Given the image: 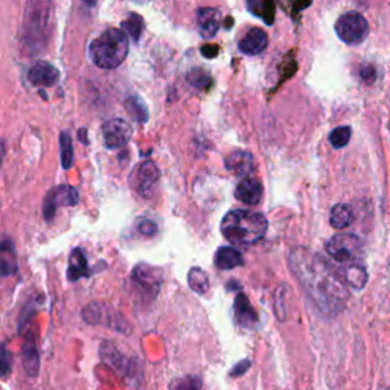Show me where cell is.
<instances>
[{
	"label": "cell",
	"mask_w": 390,
	"mask_h": 390,
	"mask_svg": "<svg viewBox=\"0 0 390 390\" xmlns=\"http://www.w3.org/2000/svg\"><path fill=\"white\" fill-rule=\"evenodd\" d=\"M133 177H135V188L137 194L144 198H151L157 183H159L160 171L153 160H145L139 165Z\"/></svg>",
	"instance_id": "10"
},
{
	"label": "cell",
	"mask_w": 390,
	"mask_h": 390,
	"mask_svg": "<svg viewBox=\"0 0 390 390\" xmlns=\"http://www.w3.org/2000/svg\"><path fill=\"white\" fill-rule=\"evenodd\" d=\"M170 390H202V381L195 377H183L174 381Z\"/></svg>",
	"instance_id": "33"
},
{
	"label": "cell",
	"mask_w": 390,
	"mask_h": 390,
	"mask_svg": "<svg viewBox=\"0 0 390 390\" xmlns=\"http://www.w3.org/2000/svg\"><path fill=\"white\" fill-rule=\"evenodd\" d=\"M387 390H390V389H387Z\"/></svg>",
	"instance_id": "42"
},
{
	"label": "cell",
	"mask_w": 390,
	"mask_h": 390,
	"mask_svg": "<svg viewBox=\"0 0 390 390\" xmlns=\"http://www.w3.org/2000/svg\"><path fill=\"white\" fill-rule=\"evenodd\" d=\"M133 135V128L123 119H110L103 126L104 144L109 149H118L126 147Z\"/></svg>",
	"instance_id": "11"
},
{
	"label": "cell",
	"mask_w": 390,
	"mask_h": 390,
	"mask_svg": "<svg viewBox=\"0 0 390 390\" xmlns=\"http://www.w3.org/2000/svg\"><path fill=\"white\" fill-rule=\"evenodd\" d=\"M361 248V239L352 234L334 235L327 243V252L340 264L359 262Z\"/></svg>",
	"instance_id": "7"
},
{
	"label": "cell",
	"mask_w": 390,
	"mask_h": 390,
	"mask_svg": "<svg viewBox=\"0 0 390 390\" xmlns=\"http://www.w3.org/2000/svg\"><path fill=\"white\" fill-rule=\"evenodd\" d=\"M80 202V193L77 188L70 185H61L49 190L45 197L43 203V213L45 220L51 223L57 215V211L60 206H75Z\"/></svg>",
	"instance_id": "9"
},
{
	"label": "cell",
	"mask_w": 390,
	"mask_h": 390,
	"mask_svg": "<svg viewBox=\"0 0 390 390\" xmlns=\"http://www.w3.org/2000/svg\"><path fill=\"white\" fill-rule=\"evenodd\" d=\"M248 11L255 14L256 17L262 19L267 24L275 20V3L273 0H247Z\"/></svg>",
	"instance_id": "25"
},
{
	"label": "cell",
	"mask_w": 390,
	"mask_h": 390,
	"mask_svg": "<svg viewBox=\"0 0 390 390\" xmlns=\"http://www.w3.org/2000/svg\"><path fill=\"white\" fill-rule=\"evenodd\" d=\"M123 105H126L127 112L130 113V116L133 119L139 123H145L149 118V113L145 103L142 101V98L137 95H131L128 96L126 101H123Z\"/></svg>",
	"instance_id": "27"
},
{
	"label": "cell",
	"mask_w": 390,
	"mask_h": 390,
	"mask_svg": "<svg viewBox=\"0 0 390 390\" xmlns=\"http://www.w3.org/2000/svg\"><path fill=\"white\" fill-rule=\"evenodd\" d=\"M269 45V37L261 28H252L247 34L239 40V51L246 55H258Z\"/></svg>",
	"instance_id": "15"
},
{
	"label": "cell",
	"mask_w": 390,
	"mask_h": 390,
	"mask_svg": "<svg viewBox=\"0 0 390 390\" xmlns=\"http://www.w3.org/2000/svg\"><path fill=\"white\" fill-rule=\"evenodd\" d=\"M52 27V0H27L22 27V45L28 55L45 52Z\"/></svg>",
	"instance_id": "2"
},
{
	"label": "cell",
	"mask_w": 390,
	"mask_h": 390,
	"mask_svg": "<svg viewBox=\"0 0 390 390\" xmlns=\"http://www.w3.org/2000/svg\"><path fill=\"white\" fill-rule=\"evenodd\" d=\"M78 137H80V140H81V144H89V137H87V130L86 128H81L80 131H78Z\"/></svg>",
	"instance_id": "39"
},
{
	"label": "cell",
	"mask_w": 390,
	"mask_h": 390,
	"mask_svg": "<svg viewBox=\"0 0 390 390\" xmlns=\"http://www.w3.org/2000/svg\"><path fill=\"white\" fill-rule=\"evenodd\" d=\"M355 220L354 209L346 203H338L336 204L329 213V224L334 229H346L351 226Z\"/></svg>",
	"instance_id": "24"
},
{
	"label": "cell",
	"mask_w": 390,
	"mask_h": 390,
	"mask_svg": "<svg viewBox=\"0 0 390 390\" xmlns=\"http://www.w3.org/2000/svg\"><path fill=\"white\" fill-rule=\"evenodd\" d=\"M128 37L118 28L105 29L89 46V57L99 69H116L128 55Z\"/></svg>",
	"instance_id": "4"
},
{
	"label": "cell",
	"mask_w": 390,
	"mask_h": 390,
	"mask_svg": "<svg viewBox=\"0 0 390 390\" xmlns=\"http://www.w3.org/2000/svg\"><path fill=\"white\" fill-rule=\"evenodd\" d=\"M188 284L189 288L193 290L194 293L197 294H206L209 292V276L204 270H202L200 267H193L188 273Z\"/></svg>",
	"instance_id": "26"
},
{
	"label": "cell",
	"mask_w": 390,
	"mask_h": 390,
	"mask_svg": "<svg viewBox=\"0 0 390 390\" xmlns=\"http://www.w3.org/2000/svg\"><path fill=\"white\" fill-rule=\"evenodd\" d=\"M81 317L89 325H103L107 328H112L119 333H130L128 322L123 319L121 314L113 310L112 306L101 303V302H92L89 303L81 313Z\"/></svg>",
	"instance_id": "5"
},
{
	"label": "cell",
	"mask_w": 390,
	"mask_h": 390,
	"mask_svg": "<svg viewBox=\"0 0 390 390\" xmlns=\"http://www.w3.org/2000/svg\"><path fill=\"white\" fill-rule=\"evenodd\" d=\"M351 127H337L336 130L331 131L329 135V142L334 148L340 149L345 148L351 140Z\"/></svg>",
	"instance_id": "31"
},
{
	"label": "cell",
	"mask_w": 390,
	"mask_h": 390,
	"mask_svg": "<svg viewBox=\"0 0 390 390\" xmlns=\"http://www.w3.org/2000/svg\"><path fill=\"white\" fill-rule=\"evenodd\" d=\"M244 264L243 253L235 247H220L215 255V265L220 270H232Z\"/></svg>",
	"instance_id": "21"
},
{
	"label": "cell",
	"mask_w": 390,
	"mask_h": 390,
	"mask_svg": "<svg viewBox=\"0 0 390 390\" xmlns=\"http://www.w3.org/2000/svg\"><path fill=\"white\" fill-rule=\"evenodd\" d=\"M36 313H37V306L34 302H31L28 303L27 306H24L22 314H20V319H19V329L22 331L23 327L27 325V322L31 319V317H34L36 316Z\"/></svg>",
	"instance_id": "34"
},
{
	"label": "cell",
	"mask_w": 390,
	"mask_h": 390,
	"mask_svg": "<svg viewBox=\"0 0 390 390\" xmlns=\"http://www.w3.org/2000/svg\"><path fill=\"white\" fill-rule=\"evenodd\" d=\"M338 273L346 282V285H350L355 290H361L368 284V270L364 269L360 262L342 264V269L338 270Z\"/></svg>",
	"instance_id": "18"
},
{
	"label": "cell",
	"mask_w": 390,
	"mask_h": 390,
	"mask_svg": "<svg viewBox=\"0 0 390 390\" xmlns=\"http://www.w3.org/2000/svg\"><path fill=\"white\" fill-rule=\"evenodd\" d=\"M288 265L306 296L320 313L334 317L346 308L350 292L333 264L308 248L297 247L290 252Z\"/></svg>",
	"instance_id": "1"
},
{
	"label": "cell",
	"mask_w": 390,
	"mask_h": 390,
	"mask_svg": "<svg viewBox=\"0 0 390 390\" xmlns=\"http://www.w3.org/2000/svg\"><path fill=\"white\" fill-rule=\"evenodd\" d=\"M220 52V47L218 46H211V45H207V46H203L202 47V55L204 58H213V57H217Z\"/></svg>",
	"instance_id": "38"
},
{
	"label": "cell",
	"mask_w": 390,
	"mask_h": 390,
	"mask_svg": "<svg viewBox=\"0 0 390 390\" xmlns=\"http://www.w3.org/2000/svg\"><path fill=\"white\" fill-rule=\"evenodd\" d=\"M221 27L220 11L215 8H202L197 11V28L203 38H212L217 36Z\"/></svg>",
	"instance_id": "13"
},
{
	"label": "cell",
	"mask_w": 390,
	"mask_h": 390,
	"mask_svg": "<svg viewBox=\"0 0 390 390\" xmlns=\"http://www.w3.org/2000/svg\"><path fill=\"white\" fill-rule=\"evenodd\" d=\"M269 221L261 212L230 211L221 221V234L235 246H253L265 237Z\"/></svg>",
	"instance_id": "3"
},
{
	"label": "cell",
	"mask_w": 390,
	"mask_h": 390,
	"mask_svg": "<svg viewBox=\"0 0 390 390\" xmlns=\"http://www.w3.org/2000/svg\"><path fill=\"white\" fill-rule=\"evenodd\" d=\"M252 366V363L248 361V360H243V361H239L237 366L232 369L230 372V377H239V375H243V373L247 372V369Z\"/></svg>",
	"instance_id": "37"
},
{
	"label": "cell",
	"mask_w": 390,
	"mask_h": 390,
	"mask_svg": "<svg viewBox=\"0 0 390 390\" xmlns=\"http://www.w3.org/2000/svg\"><path fill=\"white\" fill-rule=\"evenodd\" d=\"M186 80L195 89H207V87H211L212 84V78H211V75L207 70L204 69H200V68H195L193 70H189L188 75H186Z\"/></svg>",
	"instance_id": "30"
},
{
	"label": "cell",
	"mask_w": 390,
	"mask_h": 390,
	"mask_svg": "<svg viewBox=\"0 0 390 390\" xmlns=\"http://www.w3.org/2000/svg\"><path fill=\"white\" fill-rule=\"evenodd\" d=\"M235 197L244 204H258L262 198V185L260 180L246 177L239 181L235 189Z\"/></svg>",
	"instance_id": "17"
},
{
	"label": "cell",
	"mask_w": 390,
	"mask_h": 390,
	"mask_svg": "<svg viewBox=\"0 0 390 390\" xmlns=\"http://www.w3.org/2000/svg\"><path fill=\"white\" fill-rule=\"evenodd\" d=\"M101 359L105 364H109L112 369L116 372L123 373V375H130L133 373L131 370V363L127 360L112 343H103L101 345Z\"/></svg>",
	"instance_id": "19"
},
{
	"label": "cell",
	"mask_w": 390,
	"mask_h": 390,
	"mask_svg": "<svg viewBox=\"0 0 390 390\" xmlns=\"http://www.w3.org/2000/svg\"><path fill=\"white\" fill-rule=\"evenodd\" d=\"M5 153H6V148H5V142L2 139H0V167H2L3 159H5Z\"/></svg>",
	"instance_id": "40"
},
{
	"label": "cell",
	"mask_w": 390,
	"mask_h": 390,
	"mask_svg": "<svg viewBox=\"0 0 390 390\" xmlns=\"http://www.w3.org/2000/svg\"><path fill=\"white\" fill-rule=\"evenodd\" d=\"M360 78L364 82H368V84H372V82L375 81V78H377L375 68H373L372 64H363V66H360Z\"/></svg>",
	"instance_id": "35"
},
{
	"label": "cell",
	"mask_w": 390,
	"mask_h": 390,
	"mask_svg": "<svg viewBox=\"0 0 390 390\" xmlns=\"http://www.w3.org/2000/svg\"><path fill=\"white\" fill-rule=\"evenodd\" d=\"M17 271L14 243L10 238H0V276H11Z\"/></svg>",
	"instance_id": "20"
},
{
	"label": "cell",
	"mask_w": 390,
	"mask_h": 390,
	"mask_svg": "<svg viewBox=\"0 0 390 390\" xmlns=\"http://www.w3.org/2000/svg\"><path fill=\"white\" fill-rule=\"evenodd\" d=\"M90 276L89 264L86 260V255L82 253L81 248H75L70 253L69 258V267H68V279L70 282H77L82 278Z\"/></svg>",
	"instance_id": "23"
},
{
	"label": "cell",
	"mask_w": 390,
	"mask_h": 390,
	"mask_svg": "<svg viewBox=\"0 0 390 390\" xmlns=\"http://www.w3.org/2000/svg\"><path fill=\"white\" fill-rule=\"evenodd\" d=\"M336 32L338 38L346 45H360L369 34L368 20L359 13H346L336 22Z\"/></svg>",
	"instance_id": "6"
},
{
	"label": "cell",
	"mask_w": 390,
	"mask_h": 390,
	"mask_svg": "<svg viewBox=\"0 0 390 390\" xmlns=\"http://www.w3.org/2000/svg\"><path fill=\"white\" fill-rule=\"evenodd\" d=\"M13 369V355L5 345H0V378H8Z\"/></svg>",
	"instance_id": "32"
},
{
	"label": "cell",
	"mask_w": 390,
	"mask_h": 390,
	"mask_svg": "<svg viewBox=\"0 0 390 390\" xmlns=\"http://www.w3.org/2000/svg\"><path fill=\"white\" fill-rule=\"evenodd\" d=\"M22 361H23L24 370H27V373L31 378L38 375L40 354L37 350V342L34 334H28L27 338H24L22 346Z\"/></svg>",
	"instance_id": "16"
},
{
	"label": "cell",
	"mask_w": 390,
	"mask_h": 390,
	"mask_svg": "<svg viewBox=\"0 0 390 390\" xmlns=\"http://www.w3.org/2000/svg\"><path fill=\"white\" fill-rule=\"evenodd\" d=\"M60 156H61V165L64 170H70L73 165V145L72 137L69 133L63 131L60 135Z\"/></svg>",
	"instance_id": "29"
},
{
	"label": "cell",
	"mask_w": 390,
	"mask_h": 390,
	"mask_svg": "<svg viewBox=\"0 0 390 390\" xmlns=\"http://www.w3.org/2000/svg\"><path fill=\"white\" fill-rule=\"evenodd\" d=\"M235 319L243 327H253L258 323V314L253 310L250 302L244 294H237L235 297Z\"/></svg>",
	"instance_id": "22"
},
{
	"label": "cell",
	"mask_w": 390,
	"mask_h": 390,
	"mask_svg": "<svg viewBox=\"0 0 390 390\" xmlns=\"http://www.w3.org/2000/svg\"><path fill=\"white\" fill-rule=\"evenodd\" d=\"M144 28H145L144 19L136 13H131L128 17L122 22V31L126 32V34H128L135 41H139L140 36H142L144 32Z\"/></svg>",
	"instance_id": "28"
},
{
	"label": "cell",
	"mask_w": 390,
	"mask_h": 390,
	"mask_svg": "<svg viewBox=\"0 0 390 390\" xmlns=\"http://www.w3.org/2000/svg\"><path fill=\"white\" fill-rule=\"evenodd\" d=\"M137 229L145 237H154L157 234V224L151 220H142L139 223Z\"/></svg>",
	"instance_id": "36"
},
{
	"label": "cell",
	"mask_w": 390,
	"mask_h": 390,
	"mask_svg": "<svg viewBox=\"0 0 390 390\" xmlns=\"http://www.w3.org/2000/svg\"><path fill=\"white\" fill-rule=\"evenodd\" d=\"M87 6H95L98 3V0H82Z\"/></svg>",
	"instance_id": "41"
},
{
	"label": "cell",
	"mask_w": 390,
	"mask_h": 390,
	"mask_svg": "<svg viewBox=\"0 0 390 390\" xmlns=\"http://www.w3.org/2000/svg\"><path fill=\"white\" fill-rule=\"evenodd\" d=\"M28 80L32 86L52 87L60 81V72L55 66L46 61H37L31 66L28 72Z\"/></svg>",
	"instance_id": "12"
},
{
	"label": "cell",
	"mask_w": 390,
	"mask_h": 390,
	"mask_svg": "<svg viewBox=\"0 0 390 390\" xmlns=\"http://www.w3.org/2000/svg\"><path fill=\"white\" fill-rule=\"evenodd\" d=\"M224 165H226V170L235 176L247 177L253 171V156L244 149H235L226 157Z\"/></svg>",
	"instance_id": "14"
},
{
	"label": "cell",
	"mask_w": 390,
	"mask_h": 390,
	"mask_svg": "<svg viewBox=\"0 0 390 390\" xmlns=\"http://www.w3.org/2000/svg\"><path fill=\"white\" fill-rule=\"evenodd\" d=\"M131 280L140 294L148 299H154L157 293H159L163 282V271L160 269L153 267V265L140 262L133 269Z\"/></svg>",
	"instance_id": "8"
}]
</instances>
